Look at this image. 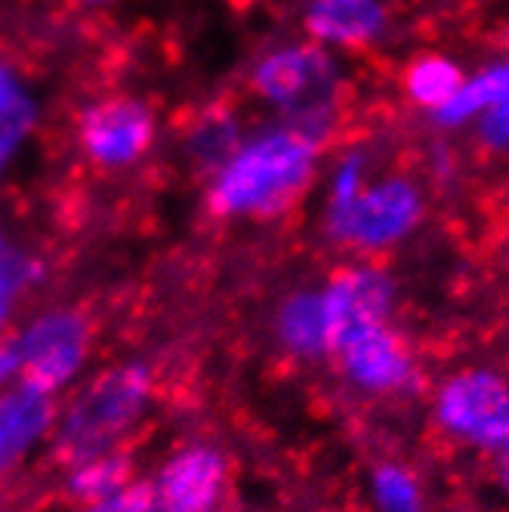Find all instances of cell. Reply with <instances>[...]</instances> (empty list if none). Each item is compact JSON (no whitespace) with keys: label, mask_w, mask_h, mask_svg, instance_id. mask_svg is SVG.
<instances>
[{"label":"cell","mask_w":509,"mask_h":512,"mask_svg":"<svg viewBox=\"0 0 509 512\" xmlns=\"http://www.w3.org/2000/svg\"><path fill=\"white\" fill-rule=\"evenodd\" d=\"M10 337L22 355V380L56 398L75 389L93 355V324L81 309L53 306L28 315Z\"/></svg>","instance_id":"obj_6"},{"label":"cell","mask_w":509,"mask_h":512,"mask_svg":"<svg viewBox=\"0 0 509 512\" xmlns=\"http://www.w3.org/2000/svg\"><path fill=\"white\" fill-rule=\"evenodd\" d=\"M426 201L414 179L380 176L368 179L358 195L340 204H324L321 232L334 247L374 260V256L398 247L423 223Z\"/></svg>","instance_id":"obj_4"},{"label":"cell","mask_w":509,"mask_h":512,"mask_svg":"<svg viewBox=\"0 0 509 512\" xmlns=\"http://www.w3.org/2000/svg\"><path fill=\"white\" fill-rule=\"evenodd\" d=\"M155 512H170V509H161V506H158V509H155Z\"/></svg>","instance_id":"obj_29"},{"label":"cell","mask_w":509,"mask_h":512,"mask_svg":"<svg viewBox=\"0 0 509 512\" xmlns=\"http://www.w3.org/2000/svg\"><path fill=\"white\" fill-rule=\"evenodd\" d=\"M22 383V355L13 343V337L7 334L0 340V389Z\"/></svg>","instance_id":"obj_24"},{"label":"cell","mask_w":509,"mask_h":512,"mask_svg":"<svg viewBox=\"0 0 509 512\" xmlns=\"http://www.w3.org/2000/svg\"><path fill=\"white\" fill-rule=\"evenodd\" d=\"M479 139L491 152L509 149V99L479 115Z\"/></svg>","instance_id":"obj_23"},{"label":"cell","mask_w":509,"mask_h":512,"mask_svg":"<svg viewBox=\"0 0 509 512\" xmlns=\"http://www.w3.org/2000/svg\"><path fill=\"white\" fill-rule=\"evenodd\" d=\"M389 25L386 0H309L303 10L306 41L324 50H361L383 38Z\"/></svg>","instance_id":"obj_12"},{"label":"cell","mask_w":509,"mask_h":512,"mask_svg":"<svg viewBox=\"0 0 509 512\" xmlns=\"http://www.w3.org/2000/svg\"><path fill=\"white\" fill-rule=\"evenodd\" d=\"M81 7H112V4H118V0H78Z\"/></svg>","instance_id":"obj_28"},{"label":"cell","mask_w":509,"mask_h":512,"mask_svg":"<svg viewBox=\"0 0 509 512\" xmlns=\"http://www.w3.org/2000/svg\"><path fill=\"white\" fill-rule=\"evenodd\" d=\"M368 503L371 512H429L423 479L402 460H380L368 472Z\"/></svg>","instance_id":"obj_17"},{"label":"cell","mask_w":509,"mask_h":512,"mask_svg":"<svg viewBox=\"0 0 509 512\" xmlns=\"http://www.w3.org/2000/svg\"><path fill=\"white\" fill-rule=\"evenodd\" d=\"M232 463L210 442H186L173 448L152 472L155 503L170 512H216L226 500Z\"/></svg>","instance_id":"obj_10"},{"label":"cell","mask_w":509,"mask_h":512,"mask_svg":"<svg viewBox=\"0 0 509 512\" xmlns=\"http://www.w3.org/2000/svg\"><path fill=\"white\" fill-rule=\"evenodd\" d=\"M494 479L509 494V435H506V442L494 451Z\"/></svg>","instance_id":"obj_25"},{"label":"cell","mask_w":509,"mask_h":512,"mask_svg":"<svg viewBox=\"0 0 509 512\" xmlns=\"http://www.w3.org/2000/svg\"><path fill=\"white\" fill-rule=\"evenodd\" d=\"M19 149L13 142H7V139H0V182H4V176H7V170H10V161H13V155H16Z\"/></svg>","instance_id":"obj_26"},{"label":"cell","mask_w":509,"mask_h":512,"mask_svg":"<svg viewBox=\"0 0 509 512\" xmlns=\"http://www.w3.org/2000/svg\"><path fill=\"white\" fill-rule=\"evenodd\" d=\"M247 136L241 118L235 112H229V108H220V105H213V108H204V112H198L192 118V124L186 127L183 133V155L186 161L210 176L216 167H220L238 145L241 139Z\"/></svg>","instance_id":"obj_15"},{"label":"cell","mask_w":509,"mask_h":512,"mask_svg":"<svg viewBox=\"0 0 509 512\" xmlns=\"http://www.w3.org/2000/svg\"><path fill=\"white\" fill-rule=\"evenodd\" d=\"M324 145L284 121L253 130L207 176L204 204L226 223H266L294 210L321 170Z\"/></svg>","instance_id":"obj_1"},{"label":"cell","mask_w":509,"mask_h":512,"mask_svg":"<svg viewBox=\"0 0 509 512\" xmlns=\"http://www.w3.org/2000/svg\"><path fill=\"white\" fill-rule=\"evenodd\" d=\"M78 149L105 173H121L152 155L158 142V115L136 96H105L78 115Z\"/></svg>","instance_id":"obj_7"},{"label":"cell","mask_w":509,"mask_h":512,"mask_svg":"<svg viewBox=\"0 0 509 512\" xmlns=\"http://www.w3.org/2000/svg\"><path fill=\"white\" fill-rule=\"evenodd\" d=\"M331 358L337 361L340 380L365 398L411 395L423 383L420 361L408 337L392 321L343 340Z\"/></svg>","instance_id":"obj_8"},{"label":"cell","mask_w":509,"mask_h":512,"mask_svg":"<svg viewBox=\"0 0 509 512\" xmlns=\"http://www.w3.org/2000/svg\"><path fill=\"white\" fill-rule=\"evenodd\" d=\"M38 118L41 108L31 87L10 62L0 59V139H7L16 149H22L25 139L38 127Z\"/></svg>","instance_id":"obj_18"},{"label":"cell","mask_w":509,"mask_h":512,"mask_svg":"<svg viewBox=\"0 0 509 512\" xmlns=\"http://www.w3.org/2000/svg\"><path fill=\"white\" fill-rule=\"evenodd\" d=\"M247 84L278 121L297 127L327 149L343 112V71L331 50L312 41L269 47L253 59Z\"/></svg>","instance_id":"obj_3"},{"label":"cell","mask_w":509,"mask_h":512,"mask_svg":"<svg viewBox=\"0 0 509 512\" xmlns=\"http://www.w3.org/2000/svg\"><path fill=\"white\" fill-rule=\"evenodd\" d=\"M278 349L294 361H318L331 355V334L318 287H300L287 294L272 318Z\"/></svg>","instance_id":"obj_13"},{"label":"cell","mask_w":509,"mask_h":512,"mask_svg":"<svg viewBox=\"0 0 509 512\" xmlns=\"http://www.w3.org/2000/svg\"><path fill=\"white\" fill-rule=\"evenodd\" d=\"M47 278V263L38 253L25 250L7 226H0V303L16 306V300L28 290L41 287Z\"/></svg>","instance_id":"obj_20"},{"label":"cell","mask_w":509,"mask_h":512,"mask_svg":"<svg viewBox=\"0 0 509 512\" xmlns=\"http://www.w3.org/2000/svg\"><path fill=\"white\" fill-rule=\"evenodd\" d=\"M13 309L10 303H0V340H4L10 334V327H13Z\"/></svg>","instance_id":"obj_27"},{"label":"cell","mask_w":509,"mask_h":512,"mask_svg":"<svg viewBox=\"0 0 509 512\" xmlns=\"http://www.w3.org/2000/svg\"><path fill=\"white\" fill-rule=\"evenodd\" d=\"M463 71L445 59V56H423L408 65L405 71V93L414 105L426 108V112H439V108L460 90Z\"/></svg>","instance_id":"obj_19"},{"label":"cell","mask_w":509,"mask_h":512,"mask_svg":"<svg viewBox=\"0 0 509 512\" xmlns=\"http://www.w3.org/2000/svg\"><path fill=\"white\" fill-rule=\"evenodd\" d=\"M56 414L59 398L25 380L0 389V479H7L38 448L50 445Z\"/></svg>","instance_id":"obj_11"},{"label":"cell","mask_w":509,"mask_h":512,"mask_svg":"<svg viewBox=\"0 0 509 512\" xmlns=\"http://www.w3.org/2000/svg\"><path fill=\"white\" fill-rule=\"evenodd\" d=\"M429 414L454 445L494 454L509 435V377L494 368H460L432 389Z\"/></svg>","instance_id":"obj_5"},{"label":"cell","mask_w":509,"mask_h":512,"mask_svg":"<svg viewBox=\"0 0 509 512\" xmlns=\"http://www.w3.org/2000/svg\"><path fill=\"white\" fill-rule=\"evenodd\" d=\"M318 294L327 334H331V355L358 331L389 324L398 306V284L392 272L374 260H355L334 269L324 284H318Z\"/></svg>","instance_id":"obj_9"},{"label":"cell","mask_w":509,"mask_h":512,"mask_svg":"<svg viewBox=\"0 0 509 512\" xmlns=\"http://www.w3.org/2000/svg\"><path fill=\"white\" fill-rule=\"evenodd\" d=\"M155 401V374L145 361H118L84 377L71 395L59 398L50 451L65 469L78 460L124 448L149 417Z\"/></svg>","instance_id":"obj_2"},{"label":"cell","mask_w":509,"mask_h":512,"mask_svg":"<svg viewBox=\"0 0 509 512\" xmlns=\"http://www.w3.org/2000/svg\"><path fill=\"white\" fill-rule=\"evenodd\" d=\"M371 179V161L361 149H349L337 158V164L327 173V192L324 204H340L361 192V186Z\"/></svg>","instance_id":"obj_21"},{"label":"cell","mask_w":509,"mask_h":512,"mask_svg":"<svg viewBox=\"0 0 509 512\" xmlns=\"http://www.w3.org/2000/svg\"><path fill=\"white\" fill-rule=\"evenodd\" d=\"M506 99H509V59L482 68L479 75H472V78H463L460 90L439 108V112H432V118L442 127H460Z\"/></svg>","instance_id":"obj_16"},{"label":"cell","mask_w":509,"mask_h":512,"mask_svg":"<svg viewBox=\"0 0 509 512\" xmlns=\"http://www.w3.org/2000/svg\"><path fill=\"white\" fill-rule=\"evenodd\" d=\"M133 482H136L133 454L127 448H115V451H105V454L65 466L62 491L71 503L81 506V503H96V500L112 497Z\"/></svg>","instance_id":"obj_14"},{"label":"cell","mask_w":509,"mask_h":512,"mask_svg":"<svg viewBox=\"0 0 509 512\" xmlns=\"http://www.w3.org/2000/svg\"><path fill=\"white\" fill-rule=\"evenodd\" d=\"M155 509H158V503H155L149 482L136 479L124 491L105 497V500H96V503H81L71 512H155Z\"/></svg>","instance_id":"obj_22"}]
</instances>
